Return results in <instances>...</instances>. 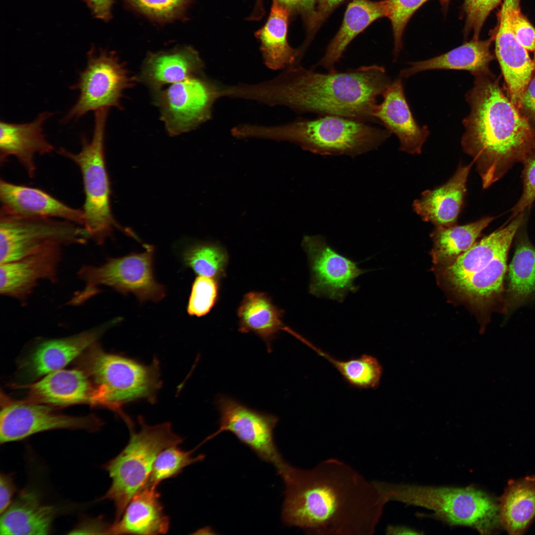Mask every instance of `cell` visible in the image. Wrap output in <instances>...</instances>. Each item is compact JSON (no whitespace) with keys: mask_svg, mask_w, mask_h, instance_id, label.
Wrapping results in <instances>:
<instances>
[{"mask_svg":"<svg viewBox=\"0 0 535 535\" xmlns=\"http://www.w3.org/2000/svg\"><path fill=\"white\" fill-rule=\"evenodd\" d=\"M505 250L503 239L490 233L450 264L434 267L437 281L459 302L483 314L503 299Z\"/></svg>","mask_w":535,"mask_h":535,"instance_id":"cell-5","label":"cell"},{"mask_svg":"<svg viewBox=\"0 0 535 535\" xmlns=\"http://www.w3.org/2000/svg\"><path fill=\"white\" fill-rule=\"evenodd\" d=\"M218 280L213 277L200 275L195 278L187 307L189 315L204 316L214 308L218 298Z\"/></svg>","mask_w":535,"mask_h":535,"instance_id":"cell-38","label":"cell"},{"mask_svg":"<svg viewBox=\"0 0 535 535\" xmlns=\"http://www.w3.org/2000/svg\"><path fill=\"white\" fill-rule=\"evenodd\" d=\"M290 14L286 8L272 0L266 22L255 33L264 63L271 69H284L300 64V50L291 47L287 39Z\"/></svg>","mask_w":535,"mask_h":535,"instance_id":"cell-28","label":"cell"},{"mask_svg":"<svg viewBox=\"0 0 535 535\" xmlns=\"http://www.w3.org/2000/svg\"><path fill=\"white\" fill-rule=\"evenodd\" d=\"M438 0L440 1V2L441 3V4L442 5L445 6V5H447L448 4V3H449V2L450 1V0Z\"/></svg>","mask_w":535,"mask_h":535,"instance_id":"cell-51","label":"cell"},{"mask_svg":"<svg viewBox=\"0 0 535 535\" xmlns=\"http://www.w3.org/2000/svg\"><path fill=\"white\" fill-rule=\"evenodd\" d=\"M204 64L198 53L190 46L149 53L144 59L138 79L154 92L202 75Z\"/></svg>","mask_w":535,"mask_h":535,"instance_id":"cell-24","label":"cell"},{"mask_svg":"<svg viewBox=\"0 0 535 535\" xmlns=\"http://www.w3.org/2000/svg\"><path fill=\"white\" fill-rule=\"evenodd\" d=\"M384 502L396 501L430 510L451 526L470 527L490 534L499 522L498 505L472 486L460 487L393 483L374 481Z\"/></svg>","mask_w":535,"mask_h":535,"instance_id":"cell-6","label":"cell"},{"mask_svg":"<svg viewBox=\"0 0 535 535\" xmlns=\"http://www.w3.org/2000/svg\"><path fill=\"white\" fill-rule=\"evenodd\" d=\"M264 13L263 0H257L254 11L251 16V20L260 19Z\"/></svg>","mask_w":535,"mask_h":535,"instance_id":"cell-50","label":"cell"},{"mask_svg":"<svg viewBox=\"0 0 535 535\" xmlns=\"http://www.w3.org/2000/svg\"><path fill=\"white\" fill-rule=\"evenodd\" d=\"M492 38L485 40L472 39L444 54L432 58L410 63L400 72L408 78L419 72L434 69H454L469 71L473 75L488 70L493 56L490 51Z\"/></svg>","mask_w":535,"mask_h":535,"instance_id":"cell-31","label":"cell"},{"mask_svg":"<svg viewBox=\"0 0 535 535\" xmlns=\"http://www.w3.org/2000/svg\"><path fill=\"white\" fill-rule=\"evenodd\" d=\"M498 507L504 529L509 534H524L535 517V475L510 481Z\"/></svg>","mask_w":535,"mask_h":535,"instance_id":"cell-32","label":"cell"},{"mask_svg":"<svg viewBox=\"0 0 535 535\" xmlns=\"http://www.w3.org/2000/svg\"><path fill=\"white\" fill-rule=\"evenodd\" d=\"M382 17H386L383 0H352L348 5L339 30L316 66H321L328 72L336 71L335 65L351 41L372 23Z\"/></svg>","mask_w":535,"mask_h":535,"instance_id":"cell-30","label":"cell"},{"mask_svg":"<svg viewBox=\"0 0 535 535\" xmlns=\"http://www.w3.org/2000/svg\"><path fill=\"white\" fill-rule=\"evenodd\" d=\"M88 240L84 227L69 221L0 212V264L52 247L84 244Z\"/></svg>","mask_w":535,"mask_h":535,"instance_id":"cell-11","label":"cell"},{"mask_svg":"<svg viewBox=\"0 0 535 535\" xmlns=\"http://www.w3.org/2000/svg\"><path fill=\"white\" fill-rule=\"evenodd\" d=\"M160 496L156 487L145 484L132 497L120 519L109 526L107 534H166L169 519Z\"/></svg>","mask_w":535,"mask_h":535,"instance_id":"cell-26","label":"cell"},{"mask_svg":"<svg viewBox=\"0 0 535 535\" xmlns=\"http://www.w3.org/2000/svg\"><path fill=\"white\" fill-rule=\"evenodd\" d=\"M521 107L535 117V76L531 78L524 92Z\"/></svg>","mask_w":535,"mask_h":535,"instance_id":"cell-48","label":"cell"},{"mask_svg":"<svg viewBox=\"0 0 535 535\" xmlns=\"http://www.w3.org/2000/svg\"><path fill=\"white\" fill-rule=\"evenodd\" d=\"M0 211L25 217L64 219L83 226V210L72 208L40 189L0 179Z\"/></svg>","mask_w":535,"mask_h":535,"instance_id":"cell-21","label":"cell"},{"mask_svg":"<svg viewBox=\"0 0 535 535\" xmlns=\"http://www.w3.org/2000/svg\"><path fill=\"white\" fill-rule=\"evenodd\" d=\"M283 310L274 305L266 293L252 291L243 297L237 310L238 331L253 333L266 344L268 352L272 342L281 330L289 333L291 328L282 321Z\"/></svg>","mask_w":535,"mask_h":535,"instance_id":"cell-29","label":"cell"},{"mask_svg":"<svg viewBox=\"0 0 535 535\" xmlns=\"http://www.w3.org/2000/svg\"><path fill=\"white\" fill-rule=\"evenodd\" d=\"M390 83L385 69L376 64L328 73L297 64L268 80L236 84L233 95L236 99L285 106L300 113L376 122L374 114L377 98Z\"/></svg>","mask_w":535,"mask_h":535,"instance_id":"cell-2","label":"cell"},{"mask_svg":"<svg viewBox=\"0 0 535 535\" xmlns=\"http://www.w3.org/2000/svg\"><path fill=\"white\" fill-rule=\"evenodd\" d=\"M194 451H184L177 446L162 450L156 457L145 484L157 487L163 481L177 476L188 466L204 459L203 455L193 457Z\"/></svg>","mask_w":535,"mask_h":535,"instance_id":"cell-37","label":"cell"},{"mask_svg":"<svg viewBox=\"0 0 535 535\" xmlns=\"http://www.w3.org/2000/svg\"><path fill=\"white\" fill-rule=\"evenodd\" d=\"M120 321L119 318L114 319L69 336L40 341L19 360L18 377L26 382H34L62 369L99 341L109 328Z\"/></svg>","mask_w":535,"mask_h":535,"instance_id":"cell-17","label":"cell"},{"mask_svg":"<svg viewBox=\"0 0 535 535\" xmlns=\"http://www.w3.org/2000/svg\"><path fill=\"white\" fill-rule=\"evenodd\" d=\"M503 310L519 307L535 293V247L526 238L519 240L509 265Z\"/></svg>","mask_w":535,"mask_h":535,"instance_id":"cell-34","label":"cell"},{"mask_svg":"<svg viewBox=\"0 0 535 535\" xmlns=\"http://www.w3.org/2000/svg\"><path fill=\"white\" fill-rule=\"evenodd\" d=\"M401 78L388 86L382 95L383 101L376 106L374 115L397 137L400 151L420 154L429 132L427 127H421L415 121L405 98Z\"/></svg>","mask_w":535,"mask_h":535,"instance_id":"cell-20","label":"cell"},{"mask_svg":"<svg viewBox=\"0 0 535 535\" xmlns=\"http://www.w3.org/2000/svg\"><path fill=\"white\" fill-rule=\"evenodd\" d=\"M235 133L239 139L286 141L320 155L352 157L375 150L391 134L366 122L334 115L272 126L242 123Z\"/></svg>","mask_w":535,"mask_h":535,"instance_id":"cell-4","label":"cell"},{"mask_svg":"<svg viewBox=\"0 0 535 535\" xmlns=\"http://www.w3.org/2000/svg\"><path fill=\"white\" fill-rule=\"evenodd\" d=\"M107 108L95 111L94 126L91 140L81 137V149L73 153L60 148L58 153L71 160L79 168L83 179L85 216L83 225L88 239L103 244L113 231L120 229L131 236L133 232L124 229L114 219L110 205V189L105 163L104 140Z\"/></svg>","mask_w":535,"mask_h":535,"instance_id":"cell-9","label":"cell"},{"mask_svg":"<svg viewBox=\"0 0 535 535\" xmlns=\"http://www.w3.org/2000/svg\"><path fill=\"white\" fill-rule=\"evenodd\" d=\"M145 251L119 258H108L100 266L84 265L77 272L84 284L75 293L68 304H83L100 293L99 286L109 287L123 294H133L140 302L162 300L165 296L163 285L158 283L154 274L153 246L143 244Z\"/></svg>","mask_w":535,"mask_h":535,"instance_id":"cell-10","label":"cell"},{"mask_svg":"<svg viewBox=\"0 0 535 535\" xmlns=\"http://www.w3.org/2000/svg\"><path fill=\"white\" fill-rule=\"evenodd\" d=\"M16 491L11 475L1 473L0 476V512L2 514L11 504Z\"/></svg>","mask_w":535,"mask_h":535,"instance_id":"cell-46","label":"cell"},{"mask_svg":"<svg viewBox=\"0 0 535 535\" xmlns=\"http://www.w3.org/2000/svg\"><path fill=\"white\" fill-rule=\"evenodd\" d=\"M501 0H465L463 10L466 16L464 32L473 34V39H479L482 26L490 12Z\"/></svg>","mask_w":535,"mask_h":535,"instance_id":"cell-41","label":"cell"},{"mask_svg":"<svg viewBox=\"0 0 535 535\" xmlns=\"http://www.w3.org/2000/svg\"><path fill=\"white\" fill-rule=\"evenodd\" d=\"M282 479V522L309 534L372 535L386 504L374 481L335 458L308 470L291 466Z\"/></svg>","mask_w":535,"mask_h":535,"instance_id":"cell-1","label":"cell"},{"mask_svg":"<svg viewBox=\"0 0 535 535\" xmlns=\"http://www.w3.org/2000/svg\"><path fill=\"white\" fill-rule=\"evenodd\" d=\"M55 508L42 503L35 491H21L1 514L0 535H47L51 531Z\"/></svg>","mask_w":535,"mask_h":535,"instance_id":"cell-27","label":"cell"},{"mask_svg":"<svg viewBox=\"0 0 535 535\" xmlns=\"http://www.w3.org/2000/svg\"><path fill=\"white\" fill-rule=\"evenodd\" d=\"M345 0H317L316 15L308 29L310 37L327 18L333 10Z\"/></svg>","mask_w":535,"mask_h":535,"instance_id":"cell-45","label":"cell"},{"mask_svg":"<svg viewBox=\"0 0 535 535\" xmlns=\"http://www.w3.org/2000/svg\"><path fill=\"white\" fill-rule=\"evenodd\" d=\"M494 219L487 216L462 225L435 226L430 235L433 242L430 254L434 267L448 265L469 250Z\"/></svg>","mask_w":535,"mask_h":535,"instance_id":"cell-33","label":"cell"},{"mask_svg":"<svg viewBox=\"0 0 535 535\" xmlns=\"http://www.w3.org/2000/svg\"><path fill=\"white\" fill-rule=\"evenodd\" d=\"M300 341L330 362L350 385L359 389L376 388L380 384L383 369L374 357L363 354L357 358L338 360L316 346L302 336Z\"/></svg>","mask_w":535,"mask_h":535,"instance_id":"cell-35","label":"cell"},{"mask_svg":"<svg viewBox=\"0 0 535 535\" xmlns=\"http://www.w3.org/2000/svg\"><path fill=\"white\" fill-rule=\"evenodd\" d=\"M62 249L52 247L0 264V294L25 304L39 281L57 282Z\"/></svg>","mask_w":535,"mask_h":535,"instance_id":"cell-19","label":"cell"},{"mask_svg":"<svg viewBox=\"0 0 535 535\" xmlns=\"http://www.w3.org/2000/svg\"><path fill=\"white\" fill-rule=\"evenodd\" d=\"M302 246L310 269L309 293L317 297L342 302L348 293L358 290L355 279L369 271L332 248L321 235L304 236Z\"/></svg>","mask_w":535,"mask_h":535,"instance_id":"cell-16","label":"cell"},{"mask_svg":"<svg viewBox=\"0 0 535 535\" xmlns=\"http://www.w3.org/2000/svg\"><path fill=\"white\" fill-rule=\"evenodd\" d=\"M14 387L27 390L24 400L53 406L87 404L103 407L99 390L89 376L79 368L59 370L36 381L15 384Z\"/></svg>","mask_w":535,"mask_h":535,"instance_id":"cell-18","label":"cell"},{"mask_svg":"<svg viewBox=\"0 0 535 535\" xmlns=\"http://www.w3.org/2000/svg\"><path fill=\"white\" fill-rule=\"evenodd\" d=\"M474 162L460 164L454 174L443 184L424 191L413 203L414 211L421 219L435 226L456 224L466 193L468 176Z\"/></svg>","mask_w":535,"mask_h":535,"instance_id":"cell-23","label":"cell"},{"mask_svg":"<svg viewBox=\"0 0 535 535\" xmlns=\"http://www.w3.org/2000/svg\"><path fill=\"white\" fill-rule=\"evenodd\" d=\"M474 76L465 96L470 112L463 121L461 146L486 189L535 152V133L488 71Z\"/></svg>","mask_w":535,"mask_h":535,"instance_id":"cell-3","label":"cell"},{"mask_svg":"<svg viewBox=\"0 0 535 535\" xmlns=\"http://www.w3.org/2000/svg\"><path fill=\"white\" fill-rule=\"evenodd\" d=\"M99 390L104 407L119 414L125 404L140 400L154 404L161 387L159 361L144 365L105 352L97 341L76 359Z\"/></svg>","mask_w":535,"mask_h":535,"instance_id":"cell-8","label":"cell"},{"mask_svg":"<svg viewBox=\"0 0 535 535\" xmlns=\"http://www.w3.org/2000/svg\"><path fill=\"white\" fill-rule=\"evenodd\" d=\"M495 41L496 56L511 101L518 108H520L523 94L535 68V62L517 40L510 22L499 24Z\"/></svg>","mask_w":535,"mask_h":535,"instance_id":"cell-25","label":"cell"},{"mask_svg":"<svg viewBox=\"0 0 535 535\" xmlns=\"http://www.w3.org/2000/svg\"><path fill=\"white\" fill-rule=\"evenodd\" d=\"M147 16L160 21L173 20L181 16L190 0H127Z\"/></svg>","mask_w":535,"mask_h":535,"instance_id":"cell-40","label":"cell"},{"mask_svg":"<svg viewBox=\"0 0 535 535\" xmlns=\"http://www.w3.org/2000/svg\"><path fill=\"white\" fill-rule=\"evenodd\" d=\"M216 405L219 413V429L204 441L221 432H230L262 460L272 464L282 478L291 465L285 461L274 442L273 431L278 417L223 395L217 397Z\"/></svg>","mask_w":535,"mask_h":535,"instance_id":"cell-14","label":"cell"},{"mask_svg":"<svg viewBox=\"0 0 535 535\" xmlns=\"http://www.w3.org/2000/svg\"><path fill=\"white\" fill-rule=\"evenodd\" d=\"M523 189L522 195L511 209V218L524 212L535 201V152L523 162Z\"/></svg>","mask_w":535,"mask_h":535,"instance_id":"cell-42","label":"cell"},{"mask_svg":"<svg viewBox=\"0 0 535 535\" xmlns=\"http://www.w3.org/2000/svg\"><path fill=\"white\" fill-rule=\"evenodd\" d=\"M386 17L391 21L396 56L402 48V37L406 25L414 13L428 0H383Z\"/></svg>","mask_w":535,"mask_h":535,"instance_id":"cell-39","label":"cell"},{"mask_svg":"<svg viewBox=\"0 0 535 535\" xmlns=\"http://www.w3.org/2000/svg\"><path fill=\"white\" fill-rule=\"evenodd\" d=\"M121 418L129 429V441L118 455L103 467L109 474L111 483L102 499L113 502L114 522L120 519L132 497L146 483L158 454L183 440L173 431L170 423L150 426L139 416L140 428L137 431L129 416L124 413Z\"/></svg>","mask_w":535,"mask_h":535,"instance_id":"cell-7","label":"cell"},{"mask_svg":"<svg viewBox=\"0 0 535 535\" xmlns=\"http://www.w3.org/2000/svg\"><path fill=\"white\" fill-rule=\"evenodd\" d=\"M183 261L198 275L217 280L225 276L228 256L225 249L217 243L201 242L187 247Z\"/></svg>","mask_w":535,"mask_h":535,"instance_id":"cell-36","label":"cell"},{"mask_svg":"<svg viewBox=\"0 0 535 535\" xmlns=\"http://www.w3.org/2000/svg\"><path fill=\"white\" fill-rule=\"evenodd\" d=\"M386 533L389 535L420 534V532L413 529L401 526H389L386 528Z\"/></svg>","mask_w":535,"mask_h":535,"instance_id":"cell-49","label":"cell"},{"mask_svg":"<svg viewBox=\"0 0 535 535\" xmlns=\"http://www.w3.org/2000/svg\"><path fill=\"white\" fill-rule=\"evenodd\" d=\"M286 8L290 14H300L304 20L308 29L316 15L317 0H275Z\"/></svg>","mask_w":535,"mask_h":535,"instance_id":"cell-44","label":"cell"},{"mask_svg":"<svg viewBox=\"0 0 535 535\" xmlns=\"http://www.w3.org/2000/svg\"><path fill=\"white\" fill-rule=\"evenodd\" d=\"M220 85L202 74L154 92V103L168 134L192 131L210 119Z\"/></svg>","mask_w":535,"mask_h":535,"instance_id":"cell-13","label":"cell"},{"mask_svg":"<svg viewBox=\"0 0 535 535\" xmlns=\"http://www.w3.org/2000/svg\"><path fill=\"white\" fill-rule=\"evenodd\" d=\"M97 18L107 20L111 17L113 0H82Z\"/></svg>","mask_w":535,"mask_h":535,"instance_id":"cell-47","label":"cell"},{"mask_svg":"<svg viewBox=\"0 0 535 535\" xmlns=\"http://www.w3.org/2000/svg\"><path fill=\"white\" fill-rule=\"evenodd\" d=\"M87 55L85 68L79 72L77 83L70 87L78 90V99L63 118V122L102 108H120L123 92L137 80L114 52L92 49Z\"/></svg>","mask_w":535,"mask_h":535,"instance_id":"cell-12","label":"cell"},{"mask_svg":"<svg viewBox=\"0 0 535 535\" xmlns=\"http://www.w3.org/2000/svg\"><path fill=\"white\" fill-rule=\"evenodd\" d=\"M520 0H517L512 7L511 21L515 37L519 43L527 51H535V28L522 14Z\"/></svg>","mask_w":535,"mask_h":535,"instance_id":"cell-43","label":"cell"},{"mask_svg":"<svg viewBox=\"0 0 535 535\" xmlns=\"http://www.w3.org/2000/svg\"><path fill=\"white\" fill-rule=\"evenodd\" d=\"M0 443L21 440L34 434L57 429L98 431L104 425L95 414L73 416L56 411L49 405L15 400L1 392Z\"/></svg>","mask_w":535,"mask_h":535,"instance_id":"cell-15","label":"cell"},{"mask_svg":"<svg viewBox=\"0 0 535 535\" xmlns=\"http://www.w3.org/2000/svg\"><path fill=\"white\" fill-rule=\"evenodd\" d=\"M54 113H40L32 121L24 123L0 122V161L3 163L13 156L24 168L28 176L34 177L36 155L51 153L54 146L48 141L43 132V125Z\"/></svg>","mask_w":535,"mask_h":535,"instance_id":"cell-22","label":"cell"},{"mask_svg":"<svg viewBox=\"0 0 535 535\" xmlns=\"http://www.w3.org/2000/svg\"></svg>","mask_w":535,"mask_h":535,"instance_id":"cell-52","label":"cell"}]
</instances>
